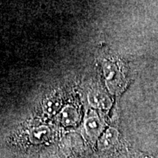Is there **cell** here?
<instances>
[{
	"instance_id": "cell-3",
	"label": "cell",
	"mask_w": 158,
	"mask_h": 158,
	"mask_svg": "<svg viewBox=\"0 0 158 158\" xmlns=\"http://www.w3.org/2000/svg\"><path fill=\"white\" fill-rule=\"evenodd\" d=\"M89 102L92 107L99 109H108L111 106V100L109 97L101 91H93L88 95Z\"/></svg>"
},
{
	"instance_id": "cell-4",
	"label": "cell",
	"mask_w": 158,
	"mask_h": 158,
	"mask_svg": "<svg viewBox=\"0 0 158 158\" xmlns=\"http://www.w3.org/2000/svg\"><path fill=\"white\" fill-rule=\"evenodd\" d=\"M118 138V130L114 127L108 128L100 138L98 147L101 150H108L116 143Z\"/></svg>"
},
{
	"instance_id": "cell-5",
	"label": "cell",
	"mask_w": 158,
	"mask_h": 158,
	"mask_svg": "<svg viewBox=\"0 0 158 158\" xmlns=\"http://www.w3.org/2000/svg\"><path fill=\"white\" fill-rule=\"evenodd\" d=\"M79 119L78 110L74 106H67L60 112V120L64 126H73Z\"/></svg>"
},
{
	"instance_id": "cell-7",
	"label": "cell",
	"mask_w": 158,
	"mask_h": 158,
	"mask_svg": "<svg viewBox=\"0 0 158 158\" xmlns=\"http://www.w3.org/2000/svg\"><path fill=\"white\" fill-rule=\"evenodd\" d=\"M61 108V102L58 98H51L47 99L44 102L43 109L48 115H54Z\"/></svg>"
},
{
	"instance_id": "cell-1",
	"label": "cell",
	"mask_w": 158,
	"mask_h": 158,
	"mask_svg": "<svg viewBox=\"0 0 158 158\" xmlns=\"http://www.w3.org/2000/svg\"><path fill=\"white\" fill-rule=\"evenodd\" d=\"M103 71L109 89L115 90L117 84H119L122 78L121 73L118 67H116V65L113 62H107L105 63Z\"/></svg>"
},
{
	"instance_id": "cell-6",
	"label": "cell",
	"mask_w": 158,
	"mask_h": 158,
	"mask_svg": "<svg viewBox=\"0 0 158 158\" xmlns=\"http://www.w3.org/2000/svg\"><path fill=\"white\" fill-rule=\"evenodd\" d=\"M50 134V130L47 126H40L30 132V140L32 143H39L44 141Z\"/></svg>"
},
{
	"instance_id": "cell-2",
	"label": "cell",
	"mask_w": 158,
	"mask_h": 158,
	"mask_svg": "<svg viewBox=\"0 0 158 158\" xmlns=\"http://www.w3.org/2000/svg\"><path fill=\"white\" fill-rule=\"evenodd\" d=\"M84 128L90 138H98L104 129V124L98 115L92 114L85 120Z\"/></svg>"
}]
</instances>
